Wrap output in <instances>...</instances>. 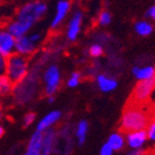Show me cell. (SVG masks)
Returning <instances> with one entry per match:
<instances>
[{
  "mask_svg": "<svg viewBox=\"0 0 155 155\" xmlns=\"http://www.w3.org/2000/svg\"><path fill=\"white\" fill-rule=\"evenodd\" d=\"M147 16L151 17V18H153L155 21V5L151 7L150 9L148 10V12H147Z\"/></svg>",
  "mask_w": 155,
  "mask_h": 155,
  "instance_id": "obj_29",
  "label": "cell"
},
{
  "mask_svg": "<svg viewBox=\"0 0 155 155\" xmlns=\"http://www.w3.org/2000/svg\"><path fill=\"white\" fill-rule=\"evenodd\" d=\"M5 64H7V58L0 55V75L5 74Z\"/></svg>",
  "mask_w": 155,
  "mask_h": 155,
  "instance_id": "obj_28",
  "label": "cell"
},
{
  "mask_svg": "<svg viewBox=\"0 0 155 155\" xmlns=\"http://www.w3.org/2000/svg\"><path fill=\"white\" fill-rule=\"evenodd\" d=\"M72 10L71 0H57L53 9V13L48 22V30L50 34L61 31Z\"/></svg>",
  "mask_w": 155,
  "mask_h": 155,
  "instance_id": "obj_6",
  "label": "cell"
},
{
  "mask_svg": "<svg viewBox=\"0 0 155 155\" xmlns=\"http://www.w3.org/2000/svg\"><path fill=\"white\" fill-rule=\"evenodd\" d=\"M111 19L112 16L108 11H102L98 16V24L101 25V26H107L111 23Z\"/></svg>",
  "mask_w": 155,
  "mask_h": 155,
  "instance_id": "obj_24",
  "label": "cell"
},
{
  "mask_svg": "<svg viewBox=\"0 0 155 155\" xmlns=\"http://www.w3.org/2000/svg\"><path fill=\"white\" fill-rule=\"evenodd\" d=\"M24 155H25V154H24Z\"/></svg>",
  "mask_w": 155,
  "mask_h": 155,
  "instance_id": "obj_35",
  "label": "cell"
},
{
  "mask_svg": "<svg viewBox=\"0 0 155 155\" xmlns=\"http://www.w3.org/2000/svg\"><path fill=\"white\" fill-rule=\"evenodd\" d=\"M81 78H82V73L80 71H73L67 79L66 84L69 88H75L81 83Z\"/></svg>",
  "mask_w": 155,
  "mask_h": 155,
  "instance_id": "obj_21",
  "label": "cell"
},
{
  "mask_svg": "<svg viewBox=\"0 0 155 155\" xmlns=\"http://www.w3.org/2000/svg\"><path fill=\"white\" fill-rule=\"evenodd\" d=\"M17 1H19V2H23V1H29V0H17Z\"/></svg>",
  "mask_w": 155,
  "mask_h": 155,
  "instance_id": "obj_34",
  "label": "cell"
},
{
  "mask_svg": "<svg viewBox=\"0 0 155 155\" xmlns=\"http://www.w3.org/2000/svg\"><path fill=\"white\" fill-rule=\"evenodd\" d=\"M107 143L111 147L113 151H119L124 147L125 140H124L123 136H122L121 134L115 133V134H112V135L110 136L109 139H108V142H107Z\"/></svg>",
  "mask_w": 155,
  "mask_h": 155,
  "instance_id": "obj_19",
  "label": "cell"
},
{
  "mask_svg": "<svg viewBox=\"0 0 155 155\" xmlns=\"http://www.w3.org/2000/svg\"><path fill=\"white\" fill-rule=\"evenodd\" d=\"M153 120H155V110L144 109L143 106L139 104H127L123 111L121 129L129 133L144 129Z\"/></svg>",
  "mask_w": 155,
  "mask_h": 155,
  "instance_id": "obj_2",
  "label": "cell"
},
{
  "mask_svg": "<svg viewBox=\"0 0 155 155\" xmlns=\"http://www.w3.org/2000/svg\"><path fill=\"white\" fill-rule=\"evenodd\" d=\"M61 115H63V113L59 110H52V111H50L43 117L39 120V122L37 123L36 126V130L43 133L46 129L52 128L54 125H56L58 122L61 121Z\"/></svg>",
  "mask_w": 155,
  "mask_h": 155,
  "instance_id": "obj_10",
  "label": "cell"
},
{
  "mask_svg": "<svg viewBox=\"0 0 155 155\" xmlns=\"http://www.w3.org/2000/svg\"><path fill=\"white\" fill-rule=\"evenodd\" d=\"M147 139H148V134H147V130H144V129L130 131L127 135V142H128V145L131 149L141 148L145 143Z\"/></svg>",
  "mask_w": 155,
  "mask_h": 155,
  "instance_id": "obj_14",
  "label": "cell"
},
{
  "mask_svg": "<svg viewBox=\"0 0 155 155\" xmlns=\"http://www.w3.org/2000/svg\"><path fill=\"white\" fill-rule=\"evenodd\" d=\"M135 30L137 31V34L140 35V36H149V35L152 34L153 26L150 24V23L141 21V22L136 23Z\"/></svg>",
  "mask_w": 155,
  "mask_h": 155,
  "instance_id": "obj_20",
  "label": "cell"
},
{
  "mask_svg": "<svg viewBox=\"0 0 155 155\" xmlns=\"http://www.w3.org/2000/svg\"><path fill=\"white\" fill-rule=\"evenodd\" d=\"M17 5V0H0V24L5 25L13 18Z\"/></svg>",
  "mask_w": 155,
  "mask_h": 155,
  "instance_id": "obj_12",
  "label": "cell"
},
{
  "mask_svg": "<svg viewBox=\"0 0 155 155\" xmlns=\"http://www.w3.org/2000/svg\"><path fill=\"white\" fill-rule=\"evenodd\" d=\"M83 19H84V15H83L82 10L75 9L71 13L70 17H68V19L66 21L65 39L69 43H73L79 39L81 30H82Z\"/></svg>",
  "mask_w": 155,
  "mask_h": 155,
  "instance_id": "obj_8",
  "label": "cell"
},
{
  "mask_svg": "<svg viewBox=\"0 0 155 155\" xmlns=\"http://www.w3.org/2000/svg\"><path fill=\"white\" fill-rule=\"evenodd\" d=\"M87 131H88V123L85 120H82L78 123L75 127V138H77L78 145H83L86 141Z\"/></svg>",
  "mask_w": 155,
  "mask_h": 155,
  "instance_id": "obj_16",
  "label": "cell"
},
{
  "mask_svg": "<svg viewBox=\"0 0 155 155\" xmlns=\"http://www.w3.org/2000/svg\"><path fill=\"white\" fill-rule=\"evenodd\" d=\"M3 135H5V128H3V126L0 124V139L2 138Z\"/></svg>",
  "mask_w": 155,
  "mask_h": 155,
  "instance_id": "obj_31",
  "label": "cell"
},
{
  "mask_svg": "<svg viewBox=\"0 0 155 155\" xmlns=\"http://www.w3.org/2000/svg\"><path fill=\"white\" fill-rule=\"evenodd\" d=\"M63 81L61 67L55 61H50L43 67L41 71L42 94L45 97L55 96L59 91Z\"/></svg>",
  "mask_w": 155,
  "mask_h": 155,
  "instance_id": "obj_5",
  "label": "cell"
},
{
  "mask_svg": "<svg viewBox=\"0 0 155 155\" xmlns=\"http://www.w3.org/2000/svg\"><path fill=\"white\" fill-rule=\"evenodd\" d=\"M42 149V133L41 131H34L27 143V148L25 155H41Z\"/></svg>",
  "mask_w": 155,
  "mask_h": 155,
  "instance_id": "obj_13",
  "label": "cell"
},
{
  "mask_svg": "<svg viewBox=\"0 0 155 155\" xmlns=\"http://www.w3.org/2000/svg\"><path fill=\"white\" fill-rule=\"evenodd\" d=\"M30 67H31V58L14 53L7 57L5 74L9 78L13 84H16L27 77Z\"/></svg>",
  "mask_w": 155,
  "mask_h": 155,
  "instance_id": "obj_4",
  "label": "cell"
},
{
  "mask_svg": "<svg viewBox=\"0 0 155 155\" xmlns=\"http://www.w3.org/2000/svg\"><path fill=\"white\" fill-rule=\"evenodd\" d=\"M16 38L8 30L5 25L0 24V55L9 57L15 53Z\"/></svg>",
  "mask_w": 155,
  "mask_h": 155,
  "instance_id": "obj_9",
  "label": "cell"
},
{
  "mask_svg": "<svg viewBox=\"0 0 155 155\" xmlns=\"http://www.w3.org/2000/svg\"><path fill=\"white\" fill-rule=\"evenodd\" d=\"M36 119L37 115L35 112H27L24 115V117H23V126L26 127V128L29 127V126H31L36 122Z\"/></svg>",
  "mask_w": 155,
  "mask_h": 155,
  "instance_id": "obj_23",
  "label": "cell"
},
{
  "mask_svg": "<svg viewBox=\"0 0 155 155\" xmlns=\"http://www.w3.org/2000/svg\"><path fill=\"white\" fill-rule=\"evenodd\" d=\"M133 73L138 80H145L155 75V68L152 66H147V67H135L133 68Z\"/></svg>",
  "mask_w": 155,
  "mask_h": 155,
  "instance_id": "obj_17",
  "label": "cell"
},
{
  "mask_svg": "<svg viewBox=\"0 0 155 155\" xmlns=\"http://www.w3.org/2000/svg\"><path fill=\"white\" fill-rule=\"evenodd\" d=\"M88 54L92 57L98 58L104 54V48H102V45L100 43L95 42V43L91 44L90 48H88Z\"/></svg>",
  "mask_w": 155,
  "mask_h": 155,
  "instance_id": "obj_22",
  "label": "cell"
},
{
  "mask_svg": "<svg viewBox=\"0 0 155 155\" xmlns=\"http://www.w3.org/2000/svg\"><path fill=\"white\" fill-rule=\"evenodd\" d=\"M148 134V137L150 140L155 141V120H153L152 123H151L150 127H149V130L147 131Z\"/></svg>",
  "mask_w": 155,
  "mask_h": 155,
  "instance_id": "obj_25",
  "label": "cell"
},
{
  "mask_svg": "<svg viewBox=\"0 0 155 155\" xmlns=\"http://www.w3.org/2000/svg\"><path fill=\"white\" fill-rule=\"evenodd\" d=\"M1 119H2V111H0V121H1Z\"/></svg>",
  "mask_w": 155,
  "mask_h": 155,
  "instance_id": "obj_33",
  "label": "cell"
},
{
  "mask_svg": "<svg viewBox=\"0 0 155 155\" xmlns=\"http://www.w3.org/2000/svg\"><path fill=\"white\" fill-rule=\"evenodd\" d=\"M96 83H97V85H98V88L104 93L112 92V91L115 90L116 86H117V82H116L115 79L108 77V75H106V74L97 75Z\"/></svg>",
  "mask_w": 155,
  "mask_h": 155,
  "instance_id": "obj_15",
  "label": "cell"
},
{
  "mask_svg": "<svg viewBox=\"0 0 155 155\" xmlns=\"http://www.w3.org/2000/svg\"><path fill=\"white\" fill-rule=\"evenodd\" d=\"M113 154V150L108 143H104L100 149V155H112Z\"/></svg>",
  "mask_w": 155,
  "mask_h": 155,
  "instance_id": "obj_26",
  "label": "cell"
},
{
  "mask_svg": "<svg viewBox=\"0 0 155 155\" xmlns=\"http://www.w3.org/2000/svg\"><path fill=\"white\" fill-rule=\"evenodd\" d=\"M126 155H149V151L142 150V149H135V150L128 152Z\"/></svg>",
  "mask_w": 155,
  "mask_h": 155,
  "instance_id": "obj_27",
  "label": "cell"
},
{
  "mask_svg": "<svg viewBox=\"0 0 155 155\" xmlns=\"http://www.w3.org/2000/svg\"><path fill=\"white\" fill-rule=\"evenodd\" d=\"M48 12L50 5L46 0L18 2L14 16L5 24V27L15 38H19L44 22Z\"/></svg>",
  "mask_w": 155,
  "mask_h": 155,
  "instance_id": "obj_1",
  "label": "cell"
},
{
  "mask_svg": "<svg viewBox=\"0 0 155 155\" xmlns=\"http://www.w3.org/2000/svg\"><path fill=\"white\" fill-rule=\"evenodd\" d=\"M56 137H57V131L53 127L42 133L41 155H52V153L55 150Z\"/></svg>",
  "mask_w": 155,
  "mask_h": 155,
  "instance_id": "obj_11",
  "label": "cell"
},
{
  "mask_svg": "<svg viewBox=\"0 0 155 155\" xmlns=\"http://www.w3.org/2000/svg\"><path fill=\"white\" fill-rule=\"evenodd\" d=\"M14 84L11 82L9 78L5 74L0 75V97L1 98H7L12 95Z\"/></svg>",
  "mask_w": 155,
  "mask_h": 155,
  "instance_id": "obj_18",
  "label": "cell"
},
{
  "mask_svg": "<svg viewBox=\"0 0 155 155\" xmlns=\"http://www.w3.org/2000/svg\"><path fill=\"white\" fill-rule=\"evenodd\" d=\"M48 29L39 28L36 27L28 34L16 38L15 43V53L24 55L26 57L32 58L41 51L43 46L45 45L48 39Z\"/></svg>",
  "mask_w": 155,
  "mask_h": 155,
  "instance_id": "obj_3",
  "label": "cell"
},
{
  "mask_svg": "<svg viewBox=\"0 0 155 155\" xmlns=\"http://www.w3.org/2000/svg\"><path fill=\"white\" fill-rule=\"evenodd\" d=\"M45 98H46L48 104H54V101H55V96H48V97H45Z\"/></svg>",
  "mask_w": 155,
  "mask_h": 155,
  "instance_id": "obj_30",
  "label": "cell"
},
{
  "mask_svg": "<svg viewBox=\"0 0 155 155\" xmlns=\"http://www.w3.org/2000/svg\"><path fill=\"white\" fill-rule=\"evenodd\" d=\"M2 107H3V100H2V98L0 97V111L2 110Z\"/></svg>",
  "mask_w": 155,
  "mask_h": 155,
  "instance_id": "obj_32",
  "label": "cell"
},
{
  "mask_svg": "<svg viewBox=\"0 0 155 155\" xmlns=\"http://www.w3.org/2000/svg\"><path fill=\"white\" fill-rule=\"evenodd\" d=\"M155 87V75L150 79L140 80L136 84L133 93L130 95L128 102L130 104H139V106H145L149 102L151 94Z\"/></svg>",
  "mask_w": 155,
  "mask_h": 155,
  "instance_id": "obj_7",
  "label": "cell"
}]
</instances>
